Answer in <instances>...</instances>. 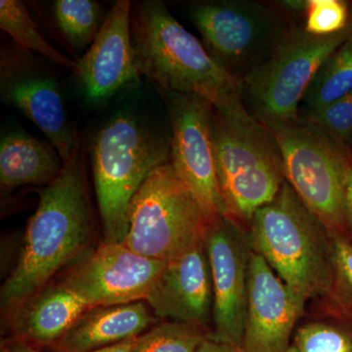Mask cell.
Segmentation results:
<instances>
[{"mask_svg": "<svg viewBox=\"0 0 352 352\" xmlns=\"http://www.w3.org/2000/svg\"><path fill=\"white\" fill-rule=\"evenodd\" d=\"M170 139L131 113H119L95 136L91 150L95 192L104 241L124 244L131 201L153 170L168 163Z\"/></svg>", "mask_w": 352, "mask_h": 352, "instance_id": "obj_5", "label": "cell"}, {"mask_svg": "<svg viewBox=\"0 0 352 352\" xmlns=\"http://www.w3.org/2000/svg\"><path fill=\"white\" fill-rule=\"evenodd\" d=\"M352 90V34L322 64L300 102L305 120Z\"/></svg>", "mask_w": 352, "mask_h": 352, "instance_id": "obj_20", "label": "cell"}, {"mask_svg": "<svg viewBox=\"0 0 352 352\" xmlns=\"http://www.w3.org/2000/svg\"><path fill=\"white\" fill-rule=\"evenodd\" d=\"M212 138L223 217L249 233L254 212L286 180L276 138L245 105L226 112L214 108Z\"/></svg>", "mask_w": 352, "mask_h": 352, "instance_id": "obj_4", "label": "cell"}, {"mask_svg": "<svg viewBox=\"0 0 352 352\" xmlns=\"http://www.w3.org/2000/svg\"><path fill=\"white\" fill-rule=\"evenodd\" d=\"M88 308L61 282L46 285L8 311L7 338L51 349Z\"/></svg>", "mask_w": 352, "mask_h": 352, "instance_id": "obj_17", "label": "cell"}, {"mask_svg": "<svg viewBox=\"0 0 352 352\" xmlns=\"http://www.w3.org/2000/svg\"><path fill=\"white\" fill-rule=\"evenodd\" d=\"M0 352H43L38 347L32 346L30 342L14 338H6L1 342Z\"/></svg>", "mask_w": 352, "mask_h": 352, "instance_id": "obj_29", "label": "cell"}, {"mask_svg": "<svg viewBox=\"0 0 352 352\" xmlns=\"http://www.w3.org/2000/svg\"><path fill=\"white\" fill-rule=\"evenodd\" d=\"M214 223L168 161L150 173L134 196L124 245L168 263L206 243Z\"/></svg>", "mask_w": 352, "mask_h": 352, "instance_id": "obj_6", "label": "cell"}, {"mask_svg": "<svg viewBox=\"0 0 352 352\" xmlns=\"http://www.w3.org/2000/svg\"><path fill=\"white\" fill-rule=\"evenodd\" d=\"M166 264L141 256L126 245L102 242L74 263L60 282L89 308L141 302Z\"/></svg>", "mask_w": 352, "mask_h": 352, "instance_id": "obj_11", "label": "cell"}, {"mask_svg": "<svg viewBox=\"0 0 352 352\" xmlns=\"http://www.w3.org/2000/svg\"><path fill=\"white\" fill-rule=\"evenodd\" d=\"M289 352H352V319L312 314L296 329Z\"/></svg>", "mask_w": 352, "mask_h": 352, "instance_id": "obj_22", "label": "cell"}, {"mask_svg": "<svg viewBox=\"0 0 352 352\" xmlns=\"http://www.w3.org/2000/svg\"><path fill=\"white\" fill-rule=\"evenodd\" d=\"M64 163L50 142L23 132L2 135L0 141V185L8 191L25 185H46L56 179Z\"/></svg>", "mask_w": 352, "mask_h": 352, "instance_id": "obj_19", "label": "cell"}, {"mask_svg": "<svg viewBox=\"0 0 352 352\" xmlns=\"http://www.w3.org/2000/svg\"><path fill=\"white\" fill-rule=\"evenodd\" d=\"M0 28L7 32L23 50L38 53L52 63L60 65L69 71H75L76 61L65 56L44 38L22 1H0Z\"/></svg>", "mask_w": 352, "mask_h": 352, "instance_id": "obj_21", "label": "cell"}, {"mask_svg": "<svg viewBox=\"0 0 352 352\" xmlns=\"http://www.w3.org/2000/svg\"><path fill=\"white\" fill-rule=\"evenodd\" d=\"M189 16L210 56L240 80L270 57L289 31L278 11L249 0L197 2Z\"/></svg>", "mask_w": 352, "mask_h": 352, "instance_id": "obj_9", "label": "cell"}, {"mask_svg": "<svg viewBox=\"0 0 352 352\" xmlns=\"http://www.w3.org/2000/svg\"><path fill=\"white\" fill-rule=\"evenodd\" d=\"M157 325L145 300L88 308L55 346L56 352H89L136 339Z\"/></svg>", "mask_w": 352, "mask_h": 352, "instance_id": "obj_18", "label": "cell"}, {"mask_svg": "<svg viewBox=\"0 0 352 352\" xmlns=\"http://www.w3.org/2000/svg\"><path fill=\"white\" fill-rule=\"evenodd\" d=\"M0 97L43 131L64 164L80 157V138L67 115L59 85L28 53L2 50Z\"/></svg>", "mask_w": 352, "mask_h": 352, "instance_id": "obj_10", "label": "cell"}, {"mask_svg": "<svg viewBox=\"0 0 352 352\" xmlns=\"http://www.w3.org/2000/svg\"><path fill=\"white\" fill-rule=\"evenodd\" d=\"M145 302L157 318L212 332L214 289L206 243L168 261Z\"/></svg>", "mask_w": 352, "mask_h": 352, "instance_id": "obj_15", "label": "cell"}, {"mask_svg": "<svg viewBox=\"0 0 352 352\" xmlns=\"http://www.w3.org/2000/svg\"><path fill=\"white\" fill-rule=\"evenodd\" d=\"M131 32L139 73L168 94L198 95L220 112L244 105L242 80L222 68L164 2L136 4Z\"/></svg>", "mask_w": 352, "mask_h": 352, "instance_id": "obj_2", "label": "cell"}, {"mask_svg": "<svg viewBox=\"0 0 352 352\" xmlns=\"http://www.w3.org/2000/svg\"><path fill=\"white\" fill-rule=\"evenodd\" d=\"M267 127L279 146L286 182L331 238L351 241L342 146L307 120Z\"/></svg>", "mask_w": 352, "mask_h": 352, "instance_id": "obj_8", "label": "cell"}, {"mask_svg": "<svg viewBox=\"0 0 352 352\" xmlns=\"http://www.w3.org/2000/svg\"><path fill=\"white\" fill-rule=\"evenodd\" d=\"M332 240V281L328 291L314 300V315L352 319V242Z\"/></svg>", "mask_w": 352, "mask_h": 352, "instance_id": "obj_23", "label": "cell"}, {"mask_svg": "<svg viewBox=\"0 0 352 352\" xmlns=\"http://www.w3.org/2000/svg\"><path fill=\"white\" fill-rule=\"evenodd\" d=\"M342 176H344V196L347 219L352 242V150L351 148L342 147Z\"/></svg>", "mask_w": 352, "mask_h": 352, "instance_id": "obj_28", "label": "cell"}, {"mask_svg": "<svg viewBox=\"0 0 352 352\" xmlns=\"http://www.w3.org/2000/svg\"><path fill=\"white\" fill-rule=\"evenodd\" d=\"M305 308L263 256L252 251L241 352H289Z\"/></svg>", "mask_w": 352, "mask_h": 352, "instance_id": "obj_14", "label": "cell"}, {"mask_svg": "<svg viewBox=\"0 0 352 352\" xmlns=\"http://www.w3.org/2000/svg\"><path fill=\"white\" fill-rule=\"evenodd\" d=\"M53 11L65 38L76 50L91 45L104 22L100 4L94 0H56Z\"/></svg>", "mask_w": 352, "mask_h": 352, "instance_id": "obj_24", "label": "cell"}, {"mask_svg": "<svg viewBox=\"0 0 352 352\" xmlns=\"http://www.w3.org/2000/svg\"><path fill=\"white\" fill-rule=\"evenodd\" d=\"M197 352H241L238 347L231 346L226 342H219L208 337L201 342Z\"/></svg>", "mask_w": 352, "mask_h": 352, "instance_id": "obj_30", "label": "cell"}, {"mask_svg": "<svg viewBox=\"0 0 352 352\" xmlns=\"http://www.w3.org/2000/svg\"><path fill=\"white\" fill-rule=\"evenodd\" d=\"M170 95V162L212 222L223 217L212 138L214 106L198 95Z\"/></svg>", "mask_w": 352, "mask_h": 352, "instance_id": "obj_12", "label": "cell"}, {"mask_svg": "<svg viewBox=\"0 0 352 352\" xmlns=\"http://www.w3.org/2000/svg\"><path fill=\"white\" fill-rule=\"evenodd\" d=\"M136 339L124 340V342H119V344L102 347V349H95V351L89 352H132Z\"/></svg>", "mask_w": 352, "mask_h": 352, "instance_id": "obj_32", "label": "cell"}, {"mask_svg": "<svg viewBox=\"0 0 352 352\" xmlns=\"http://www.w3.org/2000/svg\"><path fill=\"white\" fill-rule=\"evenodd\" d=\"M15 267L0 291L2 310L10 311L68 264L76 263L94 241L91 206L80 157L64 164L56 179L39 190Z\"/></svg>", "mask_w": 352, "mask_h": 352, "instance_id": "obj_1", "label": "cell"}, {"mask_svg": "<svg viewBox=\"0 0 352 352\" xmlns=\"http://www.w3.org/2000/svg\"><path fill=\"white\" fill-rule=\"evenodd\" d=\"M249 236L252 251L302 307L330 288L332 240L286 180L276 197L254 212Z\"/></svg>", "mask_w": 352, "mask_h": 352, "instance_id": "obj_3", "label": "cell"}, {"mask_svg": "<svg viewBox=\"0 0 352 352\" xmlns=\"http://www.w3.org/2000/svg\"><path fill=\"white\" fill-rule=\"evenodd\" d=\"M351 34L352 21L332 36L289 29L270 57L242 80L248 112L266 126L300 120V102L315 74Z\"/></svg>", "mask_w": 352, "mask_h": 352, "instance_id": "obj_7", "label": "cell"}, {"mask_svg": "<svg viewBox=\"0 0 352 352\" xmlns=\"http://www.w3.org/2000/svg\"><path fill=\"white\" fill-rule=\"evenodd\" d=\"M208 335L205 329L164 321L138 337L132 352H197Z\"/></svg>", "mask_w": 352, "mask_h": 352, "instance_id": "obj_25", "label": "cell"}, {"mask_svg": "<svg viewBox=\"0 0 352 352\" xmlns=\"http://www.w3.org/2000/svg\"><path fill=\"white\" fill-rule=\"evenodd\" d=\"M305 15L303 30L319 36L339 34L352 21L349 4L344 0H308Z\"/></svg>", "mask_w": 352, "mask_h": 352, "instance_id": "obj_26", "label": "cell"}, {"mask_svg": "<svg viewBox=\"0 0 352 352\" xmlns=\"http://www.w3.org/2000/svg\"><path fill=\"white\" fill-rule=\"evenodd\" d=\"M206 245L214 289L212 328L208 337L240 349L252 252L249 233L220 217L210 227Z\"/></svg>", "mask_w": 352, "mask_h": 352, "instance_id": "obj_13", "label": "cell"}, {"mask_svg": "<svg viewBox=\"0 0 352 352\" xmlns=\"http://www.w3.org/2000/svg\"><path fill=\"white\" fill-rule=\"evenodd\" d=\"M276 3V6L285 12L305 14L308 6V0H284V1H277Z\"/></svg>", "mask_w": 352, "mask_h": 352, "instance_id": "obj_31", "label": "cell"}, {"mask_svg": "<svg viewBox=\"0 0 352 352\" xmlns=\"http://www.w3.org/2000/svg\"><path fill=\"white\" fill-rule=\"evenodd\" d=\"M131 14V1H116L94 43L76 61L74 73L88 100H107L140 76L132 41Z\"/></svg>", "mask_w": 352, "mask_h": 352, "instance_id": "obj_16", "label": "cell"}, {"mask_svg": "<svg viewBox=\"0 0 352 352\" xmlns=\"http://www.w3.org/2000/svg\"><path fill=\"white\" fill-rule=\"evenodd\" d=\"M325 132L337 144L351 148L352 141V90L337 101L305 120Z\"/></svg>", "mask_w": 352, "mask_h": 352, "instance_id": "obj_27", "label": "cell"}]
</instances>
